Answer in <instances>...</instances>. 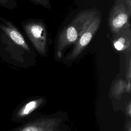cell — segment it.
I'll return each instance as SVG.
<instances>
[{"mask_svg":"<svg viewBox=\"0 0 131 131\" xmlns=\"http://www.w3.org/2000/svg\"><path fill=\"white\" fill-rule=\"evenodd\" d=\"M98 11L96 9L85 10L78 13L71 22L59 33L55 46V56L60 59L64 50L76 44L80 36Z\"/></svg>","mask_w":131,"mask_h":131,"instance_id":"2","label":"cell"},{"mask_svg":"<svg viewBox=\"0 0 131 131\" xmlns=\"http://www.w3.org/2000/svg\"><path fill=\"white\" fill-rule=\"evenodd\" d=\"M24 30L36 51L41 56L47 53L48 34L45 23L39 19H28L22 23Z\"/></svg>","mask_w":131,"mask_h":131,"instance_id":"3","label":"cell"},{"mask_svg":"<svg viewBox=\"0 0 131 131\" xmlns=\"http://www.w3.org/2000/svg\"><path fill=\"white\" fill-rule=\"evenodd\" d=\"M114 49L119 52L126 53L130 50L131 26L124 28L113 34L112 41Z\"/></svg>","mask_w":131,"mask_h":131,"instance_id":"6","label":"cell"},{"mask_svg":"<svg viewBox=\"0 0 131 131\" xmlns=\"http://www.w3.org/2000/svg\"><path fill=\"white\" fill-rule=\"evenodd\" d=\"M36 106V101H32L26 103L17 112L16 116L19 118L23 117L30 114Z\"/></svg>","mask_w":131,"mask_h":131,"instance_id":"7","label":"cell"},{"mask_svg":"<svg viewBox=\"0 0 131 131\" xmlns=\"http://www.w3.org/2000/svg\"><path fill=\"white\" fill-rule=\"evenodd\" d=\"M0 6L7 9H14L17 7L16 0H0Z\"/></svg>","mask_w":131,"mask_h":131,"instance_id":"8","label":"cell"},{"mask_svg":"<svg viewBox=\"0 0 131 131\" xmlns=\"http://www.w3.org/2000/svg\"><path fill=\"white\" fill-rule=\"evenodd\" d=\"M36 5H39L44 8H51L50 0H30Z\"/></svg>","mask_w":131,"mask_h":131,"instance_id":"9","label":"cell"},{"mask_svg":"<svg viewBox=\"0 0 131 131\" xmlns=\"http://www.w3.org/2000/svg\"><path fill=\"white\" fill-rule=\"evenodd\" d=\"M131 12L128 10L124 0H115L110 12L108 25L110 31L115 34L120 30L130 27Z\"/></svg>","mask_w":131,"mask_h":131,"instance_id":"4","label":"cell"},{"mask_svg":"<svg viewBox=\"0 0 131 131\" xmlns=\"http://www.w3.org/2000/svg\"><path fill=\"white\" fill-rule=\"evenodd\" d=\"M127 8L129 12H131V0H124Z\"/></svg>","mask_w":131,"mask_h":131,"instance_id":"10","label":"cell"},{"mask_svg":"<svg viewBox=\"0 0 131 131\" xmlns=\"http://www.w3.org/2000/svg\"><path fill=\"white\" fill-rule=\"evenodd\" d=\"M33 51L19 29L12 21L0 16V62L25 68L33 62Z\"/></svg>","mask_w":131,"mask_h":131,"instance_id":"1","label":"cell"},{"mask_svg":"<svg viewBox=\"0 0 131 131\" xmlns=\"http://www.w3.org/2000/svg\"><path fill=\"white\" fill-rule=\"evenodd\" d=\"M101 23V15L98 11L80 36L71 52L68 55L67 60H73L82 53L98 30Z\"/></svg>","mask_w":131,"mask_h":131,"instance_id":"5","label":"cell"}]
</instances>
